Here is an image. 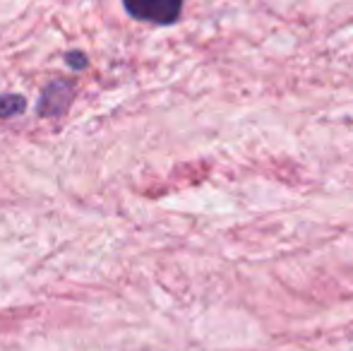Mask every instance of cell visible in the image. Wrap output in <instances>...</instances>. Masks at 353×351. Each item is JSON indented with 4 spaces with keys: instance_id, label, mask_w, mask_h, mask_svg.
Wrapping results in <instances>:
<instances>
[{
    "instance_id": "cell-2",
    "label": "cell",
    "mask_w": 353,
    "mask_h": 351,
    "mask_svg": "<svg viewBox=\"0 0 353 351\" xmlns=\"http://www.w3.org/2000/svg\"><path fill=\"white\" fill-rule=\"evenodd\" d=\"M70 97H72L70 87L56 82V85H51L43 92V99H41V103H39V113H43V116H56V113L65 111V106L70 103Z\"/></svg>"
},
{
    "instance_id": "cell-1",
    "label": "cell",
    "mask_w": 353,
    "mask_h": 351,
    "mask_svg": "<svg viewBox=\"0 0 353 351\" xmlns=\"http://www.w3.org/2000/svg\"><path fill=\"white\" fill-rule=\"evenodd\" d=\"M132 17L152 24H173L181 17L183 0H123Z\"/></svg>"
},
{
    "instance_id": "cell-4",
    "label": "cell",
    "mask_w": 353,
    "mask_h": 351,
    "mask_svg": "<svg viewBox=\"0 0 353 351\" xmlns=\"http://www.w3.org/2000/svg\"><path fill=\"white\" fill-rule=\"evenodd\" d=\"M68 58H70L72 68H84V56H82V53H70Z\"/></svg>"
},
{
    "instance_id": "cell-3",
    "label": "cell",
    "mask_w": 353,
    "mask_h": 351,
    "mask_svg": "<svg viewBox=\"0 0 353 351\" xmlns=\"http://www.w3.org/2000/svg\"><path fill=\"white\" fill-rule=\"evenodd\" d=\"M24 108V97L19 94H5L0 97V118H10Z\"/></svg>"
}]
</instances>
